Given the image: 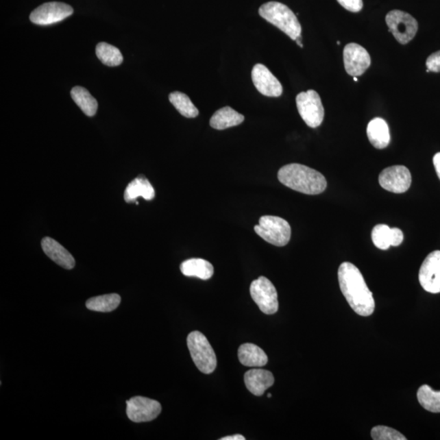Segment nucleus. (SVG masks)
Wrapping results in <instances>:
<instances>
[{"instance_id": "obj_13", "label": "nucleus", "mask_w": 440, "mask_h": 440, "mask_svg": "<svg viewBox=\"0 0 440 440\" xmlns=\"http://www.w3.org/2000/svg\"><path fill=\"white\" fill-rule=\"evenodd\" d=\"M344 66L349 75L358 77L363 75L371 64L370 56L365 47L351 42L343 50Z\"/></svg>"}, {"instance_id": "obj_16", "label": "nucleus", "mask_w": 440, "mask_h": 440, "mask_svg": "<svg viewBox=\"0 0 440 440\" xmlns=\"http://www.w3.org/2000/svg\"><path fill=\"white\" fill-rule=\"evenodd\" d=\"M42 248L47 257L51 260L68 270L73 269L75 266V260L68 250L58 243L57 241L45 237L42 240Z\"/></svg>"}, {"instance_id": "obj_7", "label": "nucleus", "mask_w": 440, "mask_h": 440, "mask_svg": "<svg viewBox=\"0 0 440 440\" xmlns=\"http://www.w3.org/2000/svg\"><path fill=\"white\" fill-rule=\"evenodd\" d=\"M250 295L258 307L267 315H273L279 308L278 295L273 284L265 277H260L250 284Z\"/></svg>"}, {"instance_id": "obj_14", "label": "nucleus", "mask_w": 440, "mask_h": 440, "mask_svg": "<svg viewBox=\"0 0 440 440\" xmlns=\"http://www.w3.org/2000/svg\"><path fill=\"white\" fill-rule=\"evenodd\" d=\"M254 85L262 95L269 97L282 96L283 88L282 84L265 64H256L252 72Z\"/></svg>"}, {"instance_id": "obj_21", "label": "nucleus", "mask_w": 440, "mask_h": 440, "mask_svg": "<svg viewBox=\"0 0 440 440\" xmlns=\"http://www.w3.org/2000/svg\"><path fill=\"white\" fill-rule=\"evenodd\" d=\"M239 358L241 363L247 367H262L269 360L264 350L252 343L241 345L239 349Z\"/></svg>"}, {"instance_id": "obj_25", "label": "nucleus", "mask_w": 440, "mask_h": 440, "mask_svg": "<svg viewBox=\"0 0 440 440\" xmlns=\"http://www.w3.org/2000/svg\"><path fill=\"white\" fill-rule=\"evenodd\" d=\"M96 53L99 60L107 66L114 67L122 64L123 58L117 47L102 42L98 44Z\"/></svg>"}, {"instance_id": "obj_20", "label": "nucleus", "mask_w": 440, "mask_h": 440, "mask_svg": "<svg viewBox=\"0 0 440 440\" xmlns=\"http://www.w3.org/2000/svg\"><path fill=\"white\" fill-rule=\"evenodd\" d=\"M180 271L186 277H195L209 280L214 275V267L210 262L202 258H191L180 265Z\"/></svg>"}, {"instance_id": "obj_33", "label": "nucleus", "mask_w": 440, "mask_h": 440, "mask_svg": "<svg viewBox=\"0 0 440 440\" xmlns=\"http://www.w3.org/2000/svg\"><path fill=\"white\" fill-rule=\"evenodd\" d=\"M245 438L241 435H234L232 437H227L220 439V440H245Z\"/></svg>"}, {"instance_id": "obj_27", "label": "nucleus", "mask_w": 440, "mask_h": 440, "mask_svg": "<svg viewBox=\"0 0 440 440\" xmlns=\"http://www.w3.org/2000/svg\"><path fill=\"white\" fill-rule=\"evenodd\" d=\"M391 228L386 224H378L372 231V240L375 247L386 250L391 247Z\"/></svg>"}, {"instance_id": "obj_12", "label": "nucleus", "mask_w": 440, "mask_h": 440, "mask_svg": "<svg viewBox=\"0 0 440 440\" xmlns=\"http://www.w3.org/2000/svg\"><path fill=\"white\" fill-rule=\"evenodd\" d=\"M418 278L426 292L440 293V250H435L427 256L421 266Z\"/></svg>"}, {"instance_id": "obj_28", "label": "nucleus", "mask_w": 440, "mask_h": 440, "mask_svg": "<svg viewBox=\"0 0 440 440\" xmlns=\"http://www.w3.org/2000/svg\"><path fill=\"white\" fill-rule=\"evenodd\" d=\"M371 437L374 440H406L404 435L391 427L377 426L371 430Z\"/></svg>"}, {"instance_id": "obj_4", "label": "nucleus", "mask_w": 440, "mask_h": 440, "mask_svg": "<svg viewBox=\"0 0 440 440\" xmlns=\"http://www.w3.org/2000/svg\"><path fill=\"white\" fill-rule=\"evenodd\" d=\"M187 343L197 369L206 374L213 373L217 365V356L206 336L199 331H193L188 334Z\"/></svg>"}, {"instance_id": "obj_9", "label": "nucleus", "mask_w": 440, "mask_h": 440, "mask_svg": "<svg viewBox=\"0 0 440 440\" xmlns=\"http://www.w3.org/2000/svg\"><path fill=\"white\" fill-rule=\"evenodd\" d=\"M161 412L162 405L157 400L135 396L127 401V415L136 424L156 419Z\"/></svg>"}, {"instance_id": "obj_8", "label": "nucleus", "mask_w": 440, "mask_h": 440, "mask_svg": "<svg viewBox=\"0 0 440 440\" xmlns=\"http://www.w3.org/2000/svg\"><path fill=\"white\" fill-rule=\"evenodd\" d=\"M386 23L389 32L393 34L395 40L401 45H407L417 32V20L403 11H391L386 16Z\"/></svg>"}, {"instance_id": "obj_34", "label": "nucleus", "mask_w": 440, "mask_h": 440, "mask_svg": "<svg viewBox=\"0 0 440 440\" xmlns=\"http://www.w3.org/2000/svg\"><path fill=\"white\" fill-rule=\"evenodd\" d=\"M354 77V81H356V82L358 81L357 77Z\"/></svg>"}, {"instance_id": "obj_17", "label": "nucleus", "mask_w": 440, "mask_h": 440, "mask_svg": "<svg viewBox=\"0 0 440 440\" xmlns=\"http://www.w3.org/2000/svg\"><path fill=\"white\" fill-rule=\"evenodd\" d=\"M139 197H143L147 201L153 200L155 197V191L152 184L143 175L133 180L124 192V199L128 204L136 202Z\"/></svg>"}, {"instance_id": "obj_11", "label": "nucleus", "mask_w": 440, "mask_h": 440, "mask_svg": "<svg viewBox=\"0 0 440 440\" xmlns=\"http://www.w3.org/2000/svg\"><path fill=\"white\" fill-rule=\"evenodd\" d=\"M73 14V8L66 3L50 2L42 4L29 16L33 23L47 25L58 23Z\"/></svg>"}, {"instance_id": "obj_5", "label": "nucleus", "mask_w": 440, "mask_h": 440, "mask_svg": "<svg viewBox=\"0 0 440 440\" xmlns=\"http://www.w3.org/2000/svg\"><path fill=\"white\" fill-rule=\"evenodd\" d=\"M257 235L276 247H284L291 237V227L286 219L273 215H265L254 226Z\"/></svg>"}, {"instance_id": "obj_24", "label": "nucleus", "mask_w": 440, "mask_h": 440, "mask_svg": "<svg viewBox=\"0 0 440 440\" xmlns=\"http://www.w3.org/2000/svg\"><path fill=\"white\" fill-rule=\"evenodd\" d=\"M169 100L179 113L185 118L193 119L199 114V111L186 94L180 92L172 93L169 95Z\"/></svg>"}, {"instance_id": "obj_10", "label": "nucleus", "mask_w": 440, "mask_h": 440, "mask_svg": "<svg viewBox=\"0 0 440 440\" xmlns=\"http://www.w3.org/2000/svg\"><path fill=\"white\" fill-rule=\"evenodd\" d=\"M379 184L385 191L394 193L407 192L411 186V171L404 166H393L384 169L379 175Z\"/></svg>"}, {"instance_id": "obj_29", "label": "nucleus", "mask_w": 440, "mask_h": 440, "mask_svg": "<svg viewBox=\"0 0 440 440\" xmlns=\"http://www.w3.org/2000/svg\"><path fill=\"white\" fill-rule=\"evenodd\" d=\"M345 10L352 12H358L363 8V0H337Z\"/></svg>"}, {"instance_id": "obj_30", "label": "nucleus", "mask_w": 440, "mask_h": 440, "mask_svg": "<svg viewBox=\"0 0 440 440\" xmlns=\"http://www.w3.org/2000/svg\"><path fill=\"white\" fill-rule=\"evenodd\" d=\"M427 70L430 72L439 73L440 72V51L431 54L426 60Z\"/></svg>"}, {"instance_id": "obj_6", "label": "nucleus", "mask_w": 440, "mask_h": 440, "mask_svg": "<svg viewBox=\"0 0 440 440\" xmlns=\"http://www.w3.org/2000/svg\"><path fill=\"white\" fill-rule=\"evenodd\" d=\"M296 105L301 118L308 127L316 128L321 126L325 117V110L316 90H308L297 94Z\"/></svg>"}, {"instance_id": "obj_1", "label": "nucleus", "mask_w": 440, "mask_h": 440, "mask_svg": "<svg viewBox=\"0 0 440 440\" xmlns=\"http://www.w3.org/2000/svg\"><path fill=\"white\" fill-rule=\"evenodd\" d=\"M338 278L341 291L354 312L362 317L371 316L374 312L375 301L358 267L352 262H343Z\"/></svg>"}, {"instance_id": "obj_32", "label": "nucleus", "mask_w": 440, "mask_h": 440, "mask_svg": "<svg viewBox=\"0 0 440 440\" xmlns=\"http://www.w3.org/2000/svg\"><path fill=\"white\" fill-rule=\"evenodd\" d=\"M433 163L435 168V171L438 175L440 180V153H437L433 158Z\"/></svg>"}, {"instance_id": "obj_15", "label": "nucleus", "mask_w": 440, "mask_h": 440, "mask_svg": "<svg viewBox=\"0 0 440 440\" xmlns=\"http://www.w3.org/2000/svg\"><path fill=\"white\" fill-rule=\"evenodd\" d=\"M244 381L249 392L254 395L261 396L273 385L274 377L269 371L254 369L245 374Z\"/></svg>"}, {"instance_id": "obj_31", "label": "nucleus", "mask_w": 440, "mask_h": 440, "mask_svg": "<svg viewBox=\"0 0 440 440\" xmlns=\"http://www.w3.org/2000/svg\"><path fill=\"white\" fill-rule=\"evenodd\" d=\"M391 243L392 247H399L400 245L402 244L404 241V234L403 232L400 230V228H391Z\"/></svg>"}, {"instance_id": "obj_26", "label": "nucleus", "mask_w": 440, "mask_h": 440, "mask_svg": "<svg viewBox=\"0 0 440 440\" xmlns=\"http://www.w3.org/2000/svg\"><path fill=\"white\" fill-rule=\"evenodd\" d=\"M418 402L426 411L440 413V391H434L428 385H422L417 391Z\"/></svg>"}, {"instance_id": "obj_2", "label": "nucleus", "mask_w": 440, "mask_h": 440, "mask_svg": "<svg viewBox=\"0 0 440 440\" xmlns=\"http://www.w3.org/2000/svg\"><path fill=\"white\" fill-rule=\"evenodd\" d=\"M278 177L284 186L308 195H317L325 191L327 187L325 176L301 164L291 163L282 167Z\"/></svg>"}, {"instance_id": "obj_23", "label": "nucleus", "mask_w": 440, "mask_h": 440, "mask_svg": "<svg viewBox=\"0 0 440 440\" xmlns=\"http://www.w3.org/2000/svg\"><path fill=\"white\" fill-rule=\"evenodd\" d=\"M121 303V297L117 293H110L90 297L86 303V307L94 312L110 313L117 308Z\"/></svg>"}, {"instance_id": "obj_35", "label": "nucleus", "mask_w": 440, "mask_h": 440, "mask_svg": "<svg viewBox=\"0 0 440 440\" xmlns=\"http://www.w3.org/2000/svg\"><path fill=\"white\" fill-rule=\"evenodd\" d=\"M267 397H269V398H271V394H270V393H269V394H267Z\"/></svg>"}, {"instance_id": "obj_18", "label": "nucleus", "mask_w": 440, "mask_h": 440, "mask_svg": "<svg viewBox=\"0 0 440 440\" xmlns=\"http://www.w3.org/2000/svg\"><path fill=\"white\" fill-rule=\"evenodd\" d=\"M367 136L374 148L385 149L390 144L389 127L386 121L381 118H375L370 121L367 127Z\"/></svg>"}, {"instance_id": "obj_3", "label": "nucleus", "mask_w": 440, "mask_h": 440, "mask_svg": "<svg viewBox=\"0 0 440 440\" xmlns=\"http://www.w3.org/2000/svg\"><path fill=\"white\" fill-rule=\"evenodd\" d=\"M260 15L286 34L293 40L301 36L302 27L297 16L290 8L279 2H269L260 8Z\"/></svg>"}, {"instance_id": "obj_22", "label": "nucleus", "mask_w": 440, "mask_h": 440, "mask_svg": "<svg viewBox=\"0 0 440 440\" xmlns=\"http://www.w3.org/2000/svg\"><path fill=\"white\" fill-rule=\"evenodd\" d=\"M71 97L76 105L88 117H93L97 114L98 103L87 89L77 86L71 90Z\"/></svg>"}, {"instance_id": "obj_19", "label": "nucleus", "mask_w": 440, "mask_h": 440, "mask_svg": "<svg viewBox=\"0 0 440 440\" xmlns=\"http://www.w3.org/2000/svg\"><path fill=\"white\" fill-rule=\"evenodd\" d=\"M245 117L230 106L221 108L215 112L210 120L211 127L217 130L239 126L243 123Z\"/></svg>"}]
</instances>
